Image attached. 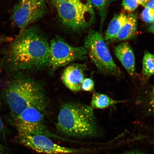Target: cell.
Returning <instances> with one entry per match:
<instances>
[{
  "mask_svg": "<svg viewBox=\"0 0 154 154\" xmlns=\"http://www.w3.org/2000/svg\"><path fill=\"white\" fill-rule=\"evenodd\" d=\"M49 43L37 26L29 27L20 33L11 43L7 59L18 70L37 69L48 66Z\"/></svg>",
  "mask_w": 154,
  "mask_h": 154,
  "instance_id": "cell-1",
  "label": "cell"
},
{
  "mask_svg": "<svg viewBox=\"0 0 154 154\" xmlns=\"http://www.w3.org/2000/svg\"><path fill=\"white\" fill-rule=\"evenodd\" d=\"M115 0H90L91 5L98 11L100 18V29L101 31L103 24L107 15L109 6Z\"/></svg>",
  "mask_w": 154,
  "mask_h": 154,
  "instance_id": "cell-15",
  "label": "cell"
},
{
  "mask_svg": "<svg viewBox=\"0 0 154 154\" xmlns=\"http://www.w3.org/2000/svg\"><path fill=\"white\" fill-rule=\"evenodd\" d=\"M8 150L5 146L0 143V154H8Z\"/></svg>",
  "mask_w": 154,
  "mask_h": 154,
  "instance_id": "cell-24",
  "label": "cell"
},
{
  "mask_svg": "<svg viewBox=\"0 0 154 154\" xmlns=\"http://www.w3.org/2000/svg\"><path fill=\"white\" fill-rule=\"evenodd\" d=\"M140 17L144 22L152 23L154 21V9L145 8L140 14Z\"/></svg>",
  "mask_w": 154,
  "mask_h": 154,
  "instance_id": "cell-18",
  "label": "cell"
},
{
  "mask_svg": "<svg viewBox=\"0 0 154 154\" xmlns=\"http://www.w3.org/2000/svg\"><path fill=\"white\" fill-rule=\"evenodd\" d=\"M19 143L37 152L44 154H77L87 151L86 149L63 147L43 135L18 133Z\"/></svg>",
  "mask_w": 154,
  "mask_h": 154,
  "instance_id": "cell-9",
  "label": "cell"
},
{
  "mask_svg": "<svg viewBox=\"0 0 154 154\" xmlns=\"http://www.w3.org/2000/svg\"><path fill=\"white\" fill-rule=\"evenodd\" d=\"M87 55V51L84 46L74 47L60 36H57L49 43L48 66L54 70L74 61L83 60Z\"/></svg>",
  "mask_w": 154,
  "mask_h": 154,
  "instance_id": "cell-6",
  "label": "cell"
},
{
  "mask_svg": "<svg viewBox=\"0 0 154 154\" xmlns=\"http://www.w3.org/2000/svg\"><path fill=\"white\" fill-rule=\"evenodd\" d=\"M5 96L14 117L30 107L44 111L47 105L41 86L35 81L26 77H20L11 82L7 88Z\"/></svg>",
  "mask_w": 154,
  "mask_h": 154,
  "instance_id": "cell-3",
  "label": "cell"
},
{
  "mask_svg": "<svg viewBox=\"0 0 154 154\" xmlns=\"http://www.w3.org/2000/svg\"><path fill=\"white\" fill-rule=\"evenodd\" d=\"M44 111L37 108L30 107L14 117L15 126L18 133L43 135L49 137L66 140L50 131L44 124Z\"/></svg>",
  "mask_w": 154,
  "mask_h": 154,
  "instance_id": "cell-8",
  "label": "cell"
},
{
  "mask_svg": "<svg viewBox=\"0 0 154 154\" xmlns=\"http://www.w3.org/2000/svg\"><path fill=\"white\" fill-rule=\"evenodd\" d=\"M48 1L52 5L56 7L57 6L68 1L69 0H48Z\"/></svg>",
  "mask_w": 154,
  "mask_h": 154,
  "instance_id": "cell-22",
  "label": "cell"
},
{
  "mask_svg": "<svg viewBox=\"0 0 154 154\" xmlns=\"http://www.w3.org/2000/svg\"><path fill=\"white\" fill-rule=\"evenodd\" d=\"M138 0H123L122 6L125 11L133 12L139 5Z\"/></svg>",
  "mask_w": 154,
  "mask_h": 154,
  "instance_id": "cell-19",
  "label": "cell"
},
{
  "mask_svg": "<svg viewBox=\"0 0 154 154\" xmlns=\"http://www.w3.org/2000/svg\"><path fill=\"white\" fill-rule=\"evenodd\" d=\"M148 31L149 32L154 34V21L150 25L148 28Z\"/></svg>",
  "mask_w": 154,
  "mask_h": 154,
  "instance_id": "cell-26",
  "label": "cell"
},
{
  "mask_svg": "<svg viewBox=\"0 0 154 154\" xmlns=\"http://www.w3.org/2000/svg\"><path fill=\"white\" fill-rule=\"evenodd\" d=\"M85 66L80 64H72L67 66L63 71L61 79L71 91L76 92L82 90V84L85 79Z\"/></svg>",
  "mask_w": 154,
  "mask_h": 154,
  "instance_id": "cell-10",
  "label": "cell"
},
{
  "mask_svg": "<svg viewBox=\"0 0 154 154\" xmlns=\"http://www.w3.org/2000/svg\"><path fill=\"white\" fill-rule=\"evenodd\" d=\"M142 73L146 79L154 75V55L145 51L142 61Z\"/></svg>",
  "mask_w": 154,
  "mask_h": 154,
  "instance_id": "cell-16",
  "label": "cell"
},
{
  "mask_svg": "<svg viewBox=\"0 0 154 154\" xmlns=\"http://www.w3.org/2000/svg\"><path fill=\"white\" fill-rule=\"evenodd\" d=\"M56 126L60 133L70 137H95L99 133L94 109L82 103L71 102L63 104Z\"/></svg>",
  "mask_w": 154,
  "mask_h": 154,
  "instance_id": "cell-2",
  "label": "cell"
},
{
  "mask_svg": "<svg viewBox=\"0 0 154 154\" xmlns=\"http://www.w3.org/2000/svg\"><path fill=\"white\" fill-rule=\"evenodd\" d=\"M137 29V20L134 14L128 15L126 22L117 34L116 40L119 41L131 39L136 36Z\"/></svg>",
  "mask_w": 154,
  "mask_h": 154,
  "instance_id": "cell-12",
  "label": "cell"
},
{
  "mask_svg": "<svg viewBox=\"0 0 154 154\" xmlns=\"http://www.w3.org/2000/svg\"><path fill=\"white\" fill-rule=\"evenodd\" d=\"M95 84L91 78H85L83 81L81 89L85 91H92L94 89Z\"/></svg>",
  "mask_w": 154,
  "mask_h": 154,
  "instance_id": "cell-20",
  "label": "cell"
},
{
  "mask_svg": "<svg viewBox=\"0 0 154 154\" xmlns=\"http://www.w3.org/2000/svg\"><path fill=\"white\" fill-rule=\"evenodd\" d=\"M114 53L130 75H135V60L130 45L127 42H123L115 47Z\"/></svg>",
  "mask_w": 154,
  "mask_h": 154,
  "instance_id": "cell-11",
  "label": "cell"
},
{
  "mask_svg": "<svg viewBox=\"0 0 154 154\" xmlns=\"http://www.w3.org/2000/svg\"><path fill=\"white\" fill-rule=\"evenodd\" d=\"M84 43L90 58L100 72L116 76L120 74L100 32L90 29Z\"/></svg>",
  "mask_w": 154,
  "mask_h": 154,
  "instance_id": "cell-5",
  "label": "cell"
},
{
  "mask_svg": "<svg viewBox=\"0 0 154 154\" xmlns=\"http://www.w3.org/2000/svg\"><path fill=\"white\" fill-rule=\"evenodd\" d=\"M46 0H20L14 6L11 18L20 31L28 28L44 16L47 12Z\"/></svg>",
  "mask_w": 154,
  "mask_h": 154,
  "instance_id": "cell-7",
  "label": "cell"
},
{
  "mask_svg": "<svg viewBox=\"0 0 154 154\" xmlns=\"http://www.w3.org/2000/svg\"><path fill=\"white\" fill-rule=\"evenodd\" d=\"M139 4L143 6L146 3H147L148 1L149 0H138Z\"/></svg>",
  "mask_w": 154,
  "mask_h": 154,
  "instance_id": "cell-27",
  "label": "cell"
},
{
  "mask_svg": "<svg viewBox=\"0 0 154 154\" xmlns=\"http://www.w3.org/2000/svg\"><path fill=\"white\" fill-rule=\"evenodd\" d=\"M128 18V15L121 13L116 15L112 19L105 34V40L108 44L116 40L117 34Z\"/></svg>",
  "mask_w": 154,
  "mask_h": 154,
  "instance_id": "cell-13",
  "label": "cell"
},
{
  "mask_svg": "<svg viewBox=\"0 0 154 154\" xmlns=\"http://www.w3.org/2000/svg\"><path fill=\"white\" fill-rule=\"evenodd\" d=\"M143 6L145 8L154 9V0H149Z\"/></svg>",
  "mask_w": 154,
  "mask_h": 154,
  "instance_id": "cell-23",
  "label": "cell"
},
{
  "mask_svg": "<svg viewBox=\"0 0 154 154\" xmlns=\"http://www.w3.org/2000/svg\"><path fill=\"white\" fill-rule=\"evenodd\" d=\"M55 8L63 24L74 31L86 29L95 20L90 0H69Z\"/></svg>",
  "mask_w": 154,
  "mask_h": 154,
  "instance_id": "cell-4",
  "label": "cell"
},
{
  "mask_svg": "<svg viewBox=\"0 0 154 154\" xmlns=\"http://www.w3.org/2000/svg\"><path fill=\"white\" fill-rule=\"evenodd\" d=\"M123 102L115 100L105 94L97 92L94 93L92 96L91 106L93 109H103Z\"/></svg>",
  "mask_w": 154,
  "mask_h": 154,
  "instance_id": "cell-14",
  "label": "cell"
},
{
  "mask_svg": "<svg viewBox=\"0 0 154 154\" xmlns=\"http://www.w3.org/2000/svg\"><path fill=\"white\" fill-rule=\"evenodd\" d=\"M1 103H0V109H1ZM0 136L5 140L6 136V131L1 116H0Z\"/></svg>",
  "mask_w": 154,
  "mask_h": 154,
  "instance_id": "cell-21",
  "label": "cell"
},
{
  "mask_svg": "<svg viewBox=\"0 0 154 154\" xmlns=\"http://www.w3.org/2000/svg\"><path fill=\"white\" fill-rule=\"evenodd\" d=\"M145 103L148 112L154 115V87L151 88L148 92Z\"/></svg>",
  "mask_w": 154,
  "mask_h": 154,
  "instance_id": "cell-17",
  "label": "cell"
},
{
  "mask_svg": "<svg viewBox=\"0 0 154 154\" xmlns=\"http://www.w3.org/2000/svg\"><path fill=\"white\" fill-rule=\"evenodd\" d=\"M121 154H146L143 152H141L137 151H128L123 153Z\"/></svg>",
  "mask_w": 154,
  "mask_h": 154,
  "instance_id": "cell-25",
  "label": "cell"
}]
</instances>
